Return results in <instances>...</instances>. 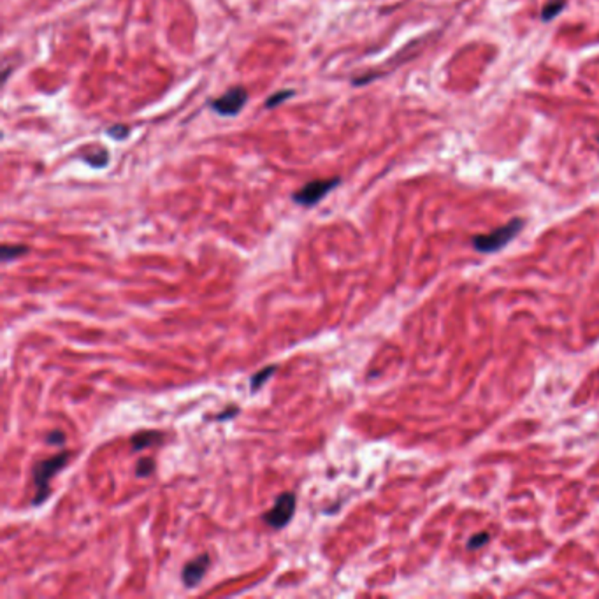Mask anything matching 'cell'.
<instances>
[{
	"label": "cell",
	"mask_w": 599,
	"mask_h": 599,
	"mask_svg": "<svg viewBox=\"0 0 599 599\" xmlns=\"http://www.w3.org/2000/svg\"><path fill=\"white\" fill-rule=\"evenodd\" d=\"M274 371H276V366H274V364L273 366H267V367H264V369L257 371V373H255V375L251 376V380H250L251 392H257V390L262 389V385L271 378V376H273Z\"/></svg>",
	"instance_id": "cell-9"
},
{
	"label": "cell",
	"mask_w": 599,
	"mask_h": 599,
	"mask_svg": "<svg viewBox=\"0 0 599 599\" xmlns=\"http://www.w3.org/2000/svg\"><path fill=\"white\" fill-rule=\"evenodd\" d=\"M598 142H599V137H598Z\"/></svg>",
	"instance_id": "cell-18"
},
{
	"label": "cell",
	"mask_w": 599,
	"mask_h": 599,
	"mask_svg": "<svg viewBox=\"0 0 599 599\" xmlns=\"http://www.w3.org/2000/svg\"><path fill=\"white\" fill-rule=\"evenodd\" d=\"M153 469H155V462L153 459L150 457L141 459V461L137 462V466H135V473H137V476H142V478L150 476L151 473H153Z\"/></svg>",
	"instance_id": "cell-13"
},
{
	"label": "cell",
	"mask_w": 599,
	"mask_h": 599,
	"mask_svg": "<svg viewBox=\"0 0 599 599\" xmlns=\"http://www.w3.org/2000/svg\"><path fill=\"white\" fill-rule=\"evenodd\" d=\"M162 439H164V435L158 431H139L132 436L130 445L134 452H139V450L158 445V443H162Z\"/></svg>",
	"instance_id": "cell-7"
},
{
	"label": "cell",
	"mask_w": 599,
	"mask_h": 599,
	"mask_svg": "<svg viewBox=\"0 0 599 599\" xmlns=\"http://www.w3.org/2000/svg\"><path fill=\"white\" fill-rule=\"evenodd\" d=\"M210 562L211 559L208 554L199 555V557L192 559L190 562H187L183 568V573H181V580H183L185 587L194 589L195 585L201 584L204 575H206L208 568H210Z\"/></svg>",
	"instance_id": "cell-6"
},
{
	"label": "cell",
	"mask_w": 599,
	"mask_h": 599,
	"mask_svg": "<svg viewBox=\"0 0 599 599\" xmlns=\"http://www.w3.org/2000/svg\"><path fill=\"white\" fill-rule=\"evenodd\" d=\"M522 229H524V220L522 218H513L508 223L498 227L492 233L473 237V248L480 251V253H494V251L503 250L509 241L515 239Z\"/></svg>",
	"instance_id": "cell-2"
},
{
	"label": "cell",
	"mask_w": 599,
	"mask_h": 599,
	"mask_svg": "<svg viewBox=\"0 0 599 599\" xmlns=\"http://www.w3.org/2000/svg\"><path fill=\"white\" fill-rule=\"evenodd\" d=\"M491 539V534H487V532H478V534L471 536L468 541V548H471V550H476V548H482L483 545H487V541Z\"/></svg>",
	"instance_id": "cell-15"
},
{
	"label": "cell",
	"mask_w": 599,
	"mask_h": 599,
	"mask_svg": "<svg viewBox=\"0 0 599 599\" xmlns=\"http://www.w3.org/2000/svg\"><path fill=\"white\" fill-rule=\"evenodd\" d=\"M85 160H87V164L92 165L94 169H102L109 164V155H108V151L102 150L101 148V150H97L95 153L87 155V157H85Z\"/></svg>",
	"instance_id": "cell-12"
},
{
	"label": "cell",
	"mask_w": 599,
	"mask_h": 599,
	"mask_svg": "<svg viewBox=\"0 0 599 599\" xmlns=\"http://www.w3.org/2000/svg\"><path fill=\"white\" fill-rule=\"evenodd\" d=\"M250 94L244 87H233L210 102V108L220 117H237L246 106Z\"/></svg>",
	"instance_id": "cell-4"
},
{
	"label": "cell",
	"mask_w": 599,
	"mask_h": 599,
	"mask_svg": "<svg viewBox=\"0 0 599 599\" xmlns=\"http://www.w3.org/2000/svg\"><path fill=\"white\" fill-rule=\"evenodd\" d=\"M26 251H28V246H25V244H2V260L11 262V260L23 257Z\"/></svg>",
	"instance_id": "cell-10"
},
{
	"label": "cell",
	"mask_w": 599,
	"mask_h": 599,
	"mask_svg": "<svg viewBox=\"0 0 599 599\" xmlns=\"http://www.w3.org/2000/svg\"><path fill=\"white\" fill-rule=\"evenodd\" d=\"M341 178H329V180H313L310 183H306L304 187H301L299 190L292 194V201L299 206L311 208L317 206V204L326 199L330 192L336 187H339Z\"/></svg>",
	"instance_id": "cell-3"
},
{
	"label": "cell",
	"mask_w": 599,
	"mask_h": 599,
	"mask_svg": "<svg viewBox=\"0 0 599 599\" xmlns=\"http://www.w3.org/2000/svg\"><path fill=\"white\" fill-rule=\"evenodd\" d=\"M566 8V0H548L547 4L541 9V19L543 22H552L554 18H557Z\"/></svg>",
	"instance_id": "cell-8"
},
{
	"label": "cell",
	"mask_w": 599,
	"mask_h": 599,
	"mask_svg": "<svg viewBox=\"0 0 599 599\" xmlns=\"http://www.w3.org/2000/svg\"><path fill=\"white\" fill-rule=\"evenodd\" d=\"M294 95H296V92L290 90V88H287V90H278V92H274V94L271 95V97H267V101H266V108H267V109H274V108H278V106L283 104L285 101H289V99H290V97H294Z\"/></svg>",
	"instance_id": "cell-11"
},
{
	"label": "cell",
	"mask_w": 599,
	"mask_h": 599,
	"mask_svg": "<svg viewBox=\"0 0 599 599\" xmlns=\"http://www.w3.org/2000/svg\"><path fill=\"white\" fill-rule=\"evenodd\" d=\"M46 443H48V445L62 446L65 443V435L62 431H51L46 436Z\"/></svg>",
	"instance_id": "cell-16"
},
{
	"label": "cell",
	"mask_w": 599,
	"mask_h": 599,
	"mask_svg": "<svg viewBox=\"0 0 599 599\" xmlns=\"http://www.w3.org/2000/svg\"><path fill=\"white\" fill-rule=\"evenodd\" d=\"M69 462V452H60L53 455V457L44 459V461H39L37 464L32 468V480H34L35 485V496L32 505L39 506L48 499L49 496V480L56 475L58 471L67 466Z\"/></svg>",
	"instance_id": "cell-1"
},
{
	"label": "cell",
	"mask_w": 599,
	"mask_h": 599,
	"mask_svg": "<svg viewBox=\"0 0 599 599\" xmlns=\"http://www.w3.org/2000/svg\"><path fill=\"white\" fill-rule=\"evenodd\" d=\"M237 412H239V410H237L236 406H230L229 412H221L214 420H229V419H233L234 415H237Z\"/></svg>",
	"instance_id": "cell-17"
},
{
	"label": "cell",
	"mask_w": 599,
	"mask_h": 599,
	"mask_svg": "<svg viewBox=\"0 0 599 599\" xmlns=\"http://www.w3.org/2000/svg\"><path fill=\"white\" fill-rule=\"evenodd\" d=\"M296 512V496L292 492H283L276 498L273 508L264 513V522L273 529H283L289 524Z\"/></svg>",
	"instance_id": "cell-5"
},
{
	"label": "cell",
	"mask_w": 599,
	"mask_h": 599,
	"mask_svg": "<svg viewBox=\"0 0 599 599\" xmlns=\"http://www.w3.org/2000/svg\"><path fill=\"white\" fill-rule=\"evenodd\" d=\"M128 134H130V130H128L127 125H112V127L108 128V135L115 139V141H124V139H127Z\"/></svg>",
	"instance_id": "cell-14"
}]
</instances>
